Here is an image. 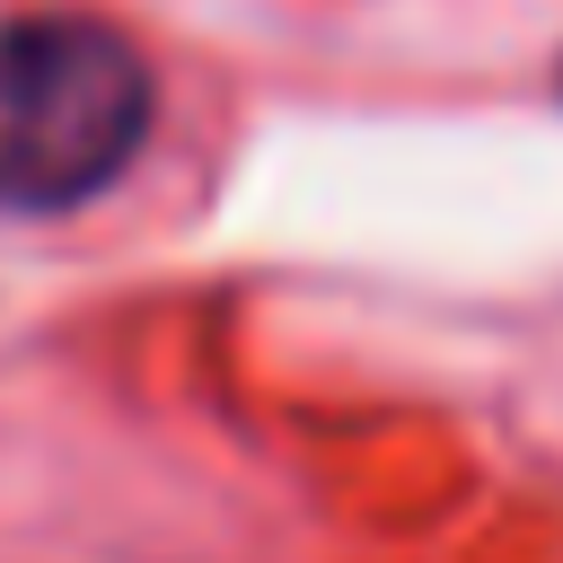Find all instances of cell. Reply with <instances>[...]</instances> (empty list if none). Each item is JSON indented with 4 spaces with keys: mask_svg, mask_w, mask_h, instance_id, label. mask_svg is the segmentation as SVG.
<instances>
[{
    "mask_svg": "<svg viewBox=\"0 0 563 563\" xmlns=\"http://www.w3.org/2000/svg\"><path fill=\"white\" fill-rule=\"evenodd\" d=\"M158 79L141 44L88 9H26L0 26V220H62L97 202L150 141Z\"/></svg>",
    "mask_w": 563,
    "mask_h": 563,
    "instance_id": "cell-1",
    "label": "cell"
}]
</instances>
